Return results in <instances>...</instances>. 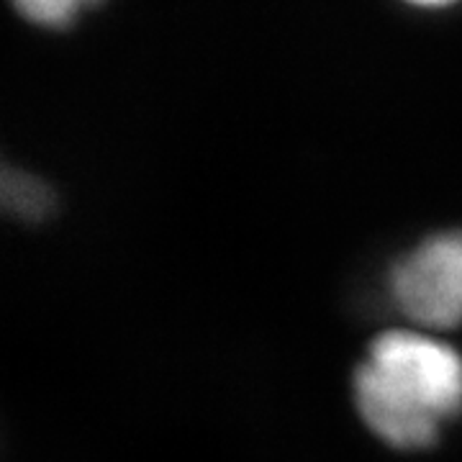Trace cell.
Returning a JSON list of instances; mask_svg holds the SVG:
<instances>
[{
  "mask_svg": "<svg viewBox=\"0 0 462 462\" xmlns=\"http://www.w3.org/2000/svg\"><path fill=\"white\" fill-rule=\"evenodd\" d=\"M355 403L383 442L421 449L462 411V357L421 331H385L355 373Z\"/></svg>",
  "mask_w": 462,
  "mask_h": 462,
  "instance_id": "1",
  "label": "cell"
},
{
  "mask_svg": "<svg viewBox=\"0 0 462 462\" xmlns=\"http://www.w3.org/2000/svg\"><path fill=\"white\" fill-rule=\"evenodd\" d=\"M391 296L401 314L424 329L462 324V231L424 239L391 270Z\"/></svg>",
  "mask_w": 462,
  "mask_h": 462,
  "instance_id": "2",
  "label": "cell"
},
{
  "mask_svg": "<svg viewBox=\"0 0 462 462\" xmlns=\"http://www.w3.org/2000/svg\"><path fill=\"white\" fill-rule=\"evenodd\" d=\"M3 196H5V206L23 218L44 216L51 203V193L44 182L26 172H11V170L3 178Z\"/></svg>",
  "mask_w": 462,
  "mask_h": 462,
  "instance_id": "3",
  "label": "cell"
},
{
  "mask_svg": "<svg viewBox=\"0 0 462 462\" xmlns=\"http://www.w3.org/2000/svg\"><path fill=\"white\" fill-rule=\"evenodd\" d=\"M93 0H14L16 11L39 26H65Z\"/></svg>",
  "mask_w": 462,
  "mask_h": 462,
  "instance_id": "4",
  "label": "cell"
},
{
  "mask_svg": "<svg viewBox=\"0 0 462 462\" xmlns=\"http://www.w3.org/2000/svg\"><path fill=\"white\" fill-rule=\"evenodd\" d=\"M416 5H447V3H452V0H411Z\"/></svg>",
  "mask_w": 462,
  "mask_h": 462,
  "instance_id": "5",
  "label": "cell"
}]
</instances>
